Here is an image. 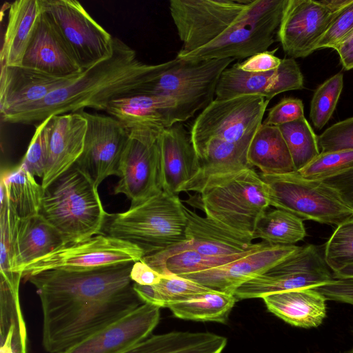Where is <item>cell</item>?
I'll use <instances>...</instances> for the list:
<instances>
[{"label":"cell","instance_id":"8d00e7d4","mask_svg":"<svg viewBox=\"0 0 353 353\" xmlns=\"http://www.w3.org/2000/svg\"><path fill=\"white\" fill-rule=\"evenodd\" d=\"M20 219L8 200L4 188L0 185L1 276H9L14 272H12L14 245Z\"/></svg>","mask_w":353,"mask_h":353},{"label":"cell","instance_id":"52a82bcc","mask_svg":"<svg viewBox=\"0 0 353 353\" xmlns=\"http://www.w3.org/2000/svg\"><path fill=\"white\" fill-rule=\"evenodd\" d=\"M234 61L228 58L194 62L174 58L137 94L171 98L178 103L185 121L214 100L221 73Z\"/></svg>","mask_w":353,"mask_h":353},{"label":"cell","instance_id":"7bdbcfd3","mask_svg":"<svg viewBox=\"0 0 353 353\" xmlns=\"http://www.w3.org/2000/svg\"><path fill=\"white\" fill-rule=\"evenodd\" d=\"M321 152L353 150V117L336 123L318 137Z\"/></svg>","mask_w":353,"mask_h":353},{"label":"cell","instance_id":"4316f807","mask_svg":"<svg viewBox=\"0 0 353 353\" xmlns=\"http://www.w3.org/2000/svg\"><path fill=\"white\" fill-rule=\"evenodd\" d=\"M288 78L285 69L278 68L265 72H248L240 69L238 63L225 68L219 79L216 99L257 94L271 100L276 95L289 91Z\"/></svg>","mask_w":353,"mask_h":353},{"label":"cell","instance_id":"7c38bea8","mask_svg":"<svg viewBox=\"0 0 353 353\" xmlns=\"http://www.w3.org/2000/svg\"><path fill=\"white\" fill-rule=\"evenodd\" d=\"M328 268L315 245L299 247L263 274L239 286L234 296L237 301L262 299L277 292L314 288L333 279Z\"/></svg>","mask_w":353,"mask_h":353},{"label":"cell","instance_id":"836d02e7","mask_svg":"<svg viewBox=\"0 0 353 353\" xmlns=\"http://www.w3.org/2000/svg\"><path fill=\"white\" fill-rule=\"evenodd\" d=\"M303 221L283 210L267 211L258 222L252 239H261L272 245H294L306 236Z\"/></svg>","mask_w":353,"mask_h":353},{"label":"cell","instance_id":"2e32d148","mask_svg":"<svg viewBox=\"0 0 353 353\" xmlns=\"http://www.w3.org/2000/svg\"><path fill=\"white\" fill-rule=\"evenodd\" d=\"M283 12L245 22L203 47L175 58L194 62L244 59L266 51L275 41Z\"/></svg>","mask_w":353,"mask_h":353},{"label":"cell","instance_id":"f1b7e54d","mask_svg":"<svg viewBox=\"0 0 353 353\" xmlns=\"http://www.w3.org/2000/svg\"><path fill=\"white\" fill-rule=\"evenodd\" d=\"M64 245L61 234L40 214L20 219L14 245L12 272L22 274L27 265Z\"/></svg>","mask_w":353,"mask_h":353},{"label":"cell","instance_id":"681fc988","mask_svg":"<svg viewBox=\"0 0 353 353\" xmlns=\"http://www.w3.org/2000/svg\"><path fill=\"white\" fill-rule=\"evenodd\" d=\"M131 280L139 285H152L159 283L163 275L142 260L134 263L130 274Z\"/></svg>","mask_w":353,"mask_h":353},{"label":"cell","instance_id":"ab89813d","mask_svg":"<svg viewBox=\"0 0 353 353\" xmlns=\"http://www.w3.org/2000/svg\"><path fill=\"white\" fill-rule=\"evenodd\" d=\"M353 167V150L320 154L298 172L304 178L323 181Z\"/></svg>","mask_w":353,"mask_h":353},{"label":"cell","instance_id":"8fae6325","mask_svg":"<svg viewBox=\"0 0 353 353\" xmlns=\"http://www.w3.org/2000/svg\"><path fill=\"white\" fill-rule=\"evenodd\" d=\"M163 130V129H162ZM162 130H129L117 171L114 194H123L137 205L162 190L159 135Z\"/></svg>","mask_w":353,"mask_h":353},{"label":"cell","instance_id":"db71d44e","mask_svg":"<svg viewBox=\"0 0 353 353\" xmlns=\"http://www.w3.org/2000/svg\"><path fill=\"white\" fill-rule=\"evenodd\" d=\"M333 277H353V264L346 265L339 270L333 272Z\"/></svg>","mask_w":353,"mask_h":353},{"label":"cell","instance_id":"9a60e30c","mask_svg":"<svg viewBox=\"0 0 353 353\" xmlns=\"http://www.w3.org/2000/svg\"><path fill=\"white\" fill-rule=\"evenodd\" d=\"M183 209L186 217V241L143 256L141 260L149 266L186 250L205 255L226 256L258 250L269 244L265 241L253 243L251 238L229 230L184 205Z\"/></svg>","mask_w":353,"mask_h":353},{"label":"cell","instance_id":"11a10c76","mask_svg":"<svg viewBox=\"0 0 353 353\" xmlns=\"http://www.w3.org/2000/svg\"><path fill=\"white\" fill-rule=\"evenodd\" d=\"M0 353H13L10 347L7 345L0 346Z\"/></svg>","mask_w":353,"mask_h":353},{"label":"cell","instance_id":"74e56055","mask_svg":"<svg viewBox=\"0 0 353 353\" xmlns=\"http://www.w3.org/2000/svg\"><path fill=\"white\" fill-rule=\"evenodd\" d=\"M343 87V74L339 72L315 90L311 101L310 116L316 129H322L332 117Z\"/></svg>","mask_w":353,"mask_h":353},{"label":"cell","instance_id":"f6af8a7d","mask_svg":"<svg viewBox=\"0 0 353 353\" xmlns=\"http://www.w3.org/2000/svg\"><path fill=\"white\" fill-rule=\"evenodd\" d=\"M304 117V106L302 101L292 97H284L274 106L269 109L263 124L279 127Z\"/></svg>","mask_w":353,"mask_h":353},{"label":"cell","instance_id":"9c48e42d","mask_svg":"<svg viewBox=\"0 0 353 353\" xmlns=\"http://www.w3.org/2000/svg\"><path fill=\"white\" fill-rule=\"evenodd\" d=\"M269 102L257 94L214 99L192 125L190 133L196 152L213 139L239 142L252 137L263 123Z\"/></svg>","mask_w":353,"mask_h":353},{"label":"cell","instance_id":"e575fe53","mask_svg":"<svg viewBox=\"0 0 353 353\" xmlns=\"http://www.w3.org/2000/svg\"><path fill=\"white\" fill-rule=\"evenodd\" d=\"M278 128L288 145L296 172L320 154L318 137L305 117Z\"/></svg>","mask_w":353,"mask_h":353},{"label":"cell","instance_id":"c3c4849f","mask_svg":"<svg viewBox=\"0 0 353 353\" xmlns=\"http://www.w3.org/2000/svg\"><path fill=\"white\" fill-rule=\"evenodd\" d=\"M277 48L257 53L243 62H237L241 70L248 72H265L278 68L281 59L274 55Z\"/></svg>","mask_w":353,"mask_h":353},{"label":"cell","instance_id":"ac0fdd59","mask_svg":"<svg viewBox=\"0 0 353 353\" xmlns=\"http://www.w3.org/2000/svg\"><path fill=\"white\" fill-rule=\"evenodd\" d=\"M299 247L269 244L225 265L181 276L212 290L234 294L242 284L263 274Z\"/></svg>","mask_w":353,"mask_h":353},{"label":"cell","instance_id":"f5cc1de1","mask_svg":"<svg viewBox=\"0 0 353 353\" xmlns=\"http://www.w3.org/2000/svg\"><path fill=\"white\" fill-rule=\"evenodd\" d=\"M352 1L353 0H321L318 1L329 10L335 13L348 6Z\"/></svg>","mask_w":353,"mask_h":353},{"label":"cell","instance_id":"7402d4cb","mask_svg":"<svg viewBox=\"0 0 353 353\" xmlns=\"http://www.w3.org/2000/svg\"><path fill=\"white\" fill-rule=\"evenodd\" d=\"M162 190L178 195L199 170L191 135L181 123L163 129L159 135Z\"/></svg>","mask_w":353,"mask_h":353},{"label":"cell","instance_id":"f546056e","mask_svg":"<svg viewBox=\"0 0 353 353\" xmlns=\"http://www.w3.org/2000/svg\"><path fill=\"white\" fill-rule=\"evenodd\" d=\"M248 160L250 166L259 168L262 174L296 172L288 145L276 126L260 125L250 143Z\"/></svg>","mask_w":353,"mask_h":353},{"label":"cell","instance_id":"1f68e13d","mask_svg":"<svg viewBox=\"0 0 353 353\" xmlns=\"http://www.w3.org/2000/svg\"><path fill=\"white\" fill-rule=\"evenodd\" d=\"M0 185L21 219L39 214L43 188L21 163L1 172Z\"/></svg>","mask_w":353,"mask_h":353},{"label":"cell","instance_id":"83f0119b","mask_svg":"<svg viewBox=\"0 0 353 353\" xmlns=\"http://www.w3.org/2000/svg\"><path fill=\"white\" fill-rule=\"evenodd\" d=\"M43 14L42 0H17L10 4L1 50V65H21Z\"/></svg>","mask_w":353,"mask_h":353},{"label":"cell","instance_id":"d6986e66","mask_svg":"<svg viewBox=\"0 0 353 353\" xmlns=\"http://www.w3.org/2000/svg\"><path fill=\"white\" fill-rule=\"evenodd\" d=\"M160 308L144 303L61 353H119L152 335L159 322Z\"/></svg>","mask_w":353,"mask_h":353},{"label":"cell","instance_id":"cb8c5ba5","mask_svg":"<svg viewBox=\"0 0 353 353\" xmlns=\"http://www.w3.org/2000/svg\"><path fill=\"white\" fill-rule=\"evenodd\" d=\"M21 65L61 78L83 72L43 11Z\"/></svg>","mask_w":353,"mask_h":353},{"label":"cell","instance_id":"44dd1931","mask_svg":"<svg viewBox=\"0 0 353 353\" xmlns=\"http://www.w3.org/2000/svg\"><path fill=\"white\" fill-rule=\"evenodd\" d=\"M48 158L41 180L43 189L76 163L81 155L87 120L80 112L49 117Z\"/></svg>","mask_w":353,"mask_h":353},{"label":"cell","instance_id":"30bf717a","mask_svg":"<svg viewBox=\"0 0 353 353\" xmlns=\"http://www.w3.org/2000/svg\"><path fill=\"white\" fill-rule=\"evenodd\" d=\"M43 11L83 71L110 57L112 37L76 0H42Z\"/></svg>","mask_w":353,"mask_h":353},{"label":"cell","instance_id":"ba28073f","mask_svg":"<svg viewBox=\"0 0 353 353\" xmlns=\"http://www.w3.org/2000/svg\"><path fill=\"white\" fill-rule=\"evenodd\" d=\"M261 176L270 205L302 220L338 226L353 216V210L321 181L304 178L298 172Z\"/></svg>","mask_w":353,"mask_h":353},{"label":"cell","instance_id":"f35d334b","mask_svg":"<svg viewBox=\"0 0 353 353\" xmlns=\"http://www.w3.org/2000/svg\"><path fill=\"white\" fill-rule=\"evenodd\" d=\"M324 259L333 272L353 264V216L336 226L325 244Z\"/></svg>","mask_w":353,"mask_h":353},{"label":"cell","instance_id":"5bb4252c","mask_svg":"<svg viewBox=\"0 0 353 353\" xmlns=\"http://www.w3.org/2000/svg\"><path fill=\"white\" fill-rule=\"evenodd\" d=\"M79 112L87 120V131L83 150L76 164L98 188L107 177L117 175L130 131L110 115Z\"/></svg>","mask_w":353,"mask_h":353},{"label":"cell","instance_id":"bcb514c9","mask_svg":"<svg viewBox=\"0 0 353 353\" xmlns=\"http://www.w3.org/2000/svg\"><path fill=\"white\" fill-rule=\"evenodd\" d=\"M326 300H332L353 305V277H333L328 283L314 288Z\"/></svg>","mask_w":353,"mask_h":353},{"label":"cell","instance_id":"603a6c76","mask_svg":"<svg viewBox=\"0 0 353 353\" xmlns=\"http://www.w3.org/2000/svg\"><path fill=\"white\" fill-rule=\"evenodd\" d=\"M105 112L128 130L139 128L162 130L185 121L173 99L148 94H137L112 101Z\"/></svg>","mask_w":353,"mask_h":353},{"label":"cell","instance_id":"e0dca14e","mask_svg":"<svg viewBox=\"0 0 353 353\" xmlns=\"http://www.w3.org/2000/svg\"><path fill=\"white\" fill-rule=\"evenodd\" d=\"M336 13L318 1L287 0L276 40L290 58L306 57L316 50Z\"/></svg>","mask_w":353,"mask_h":353},{"label":"cell","instance_id":"ee69618b","mask_svg":"<svg viewBox=\"0 0 353 353\" xmlns=\"http://www.w3.org/2000/svg\"><path fill=\"white\" fill-rule=\"evenodd\" d=\"M353 32V1L338 12L317 45L316 50L330 48L335 50Z\"/></svg>","mask_w":353,"mask_h":353},{"label":"cell","instance_id":"7a4b0ae2","mask_svg":"<svg viewBox=\"0 0 353 353\" xmlns=\"http://www.w3.org/2000/svg\"><path fill=\"white\" fill-rule=\"evenodd\" d=\"M166 65L167 61L143 63L132 48L114 37L110 57L83 71L43 100L2 119L10 123L38 125L51 116L79 112L85 108L105 111L112 101L136 94Z\"/></svg>","mask_w":353,"mask_h":353},{"label":"cell","instance_id":"4fadbf2b","mask_svg":"<svg viewBox=\"0 0 353 353\" xmlns=\"http://www.w3.org/2000/svg\"><path fill=\"white\" fill-rule=\"evenodd\" d=\"M144 256L141 248L130 242L103 234L68 243L33 261L22 271L23 278L50 270H90L126 262Z\"/></svg>","mask_w":353,"mask_h":353},{"label":"cell","instance_id":"d4e9b609","mask_svg":"<svg viewBox=\"0 0 353 353\" xmlns=\"http://www.w3.org/2000/svg\"><path fill=\"white\" fill-rule=\"evenodd\" d=\"M252 137L239 142L218 139L208 141L196 151L199 165L197 172L183 187L181 192L197 193L212 176L252 168L248 160V148Z\"/></svg>","mask_w":353,"mask_h":353},{"label":"cell","instance_id":"5b68a950","mask_svg":"<svg viewBox=\"0 0 353 353\" xmlns=\"http://www.w3.org/2000/svg\"><path fill=\"white\" fill-rule=\"evenodd\" d=\"M287 0H171L169 10L182 46L200 48L245 22L283 10Z\"/></svg>","mask_w":353,"mask_h":353},{"label":"cell","instance_id":"277c9868","mask_svg":"<svg viewBox=\"0 0 353 353\" xmlns=\"http://www.w3.org/2000/svg\"><path fill=\"white\" fill-rule=\"evenodd\" d=\"M39 214L65 244L102 234L109 215L98 188L76 163L43 189Z\"/></svg>","mask_w":353,"mask_h":353},{"label":"cell","instance_id":"7dc6e473","mask_svg":"<svg viewBox=\"0 0 353 353\" xmlns=\"http://www.w3.org/2000/svg\"><path fill=\"white\" fill-rule=\"evenodd\" d=\"M321 181L353 210V167Z\"/></svg>","mask_w":353,"mask_h":353},{"label":"cell","instance_id":"816d5d0a","mask_svg":"<svg viewBox=\"0 0 353 353\" xmlns=\"http://www.w3.org/2000/svg\"><path fill=\"white\" fill-rule=\"evenodd\" d=\"M335 50L343 68L347 70L353 69V32L339 44Z\"/></svg>","mask_w":353,"mask_h":353},{"label":"cell","instance_id":"d6a6232c","mask_svg":"<svg viewBox=\"0 0 353 353\" xmlns=\"http://www.w3.org/2000/svg\"><path fill=\"white\" fill-rule=\"evenodd\" d=\"M238 301L234 294L211 290L190 300L171 304L168 308L177 318L224 323Z\"/></svg>","mask_w":353,"mask_h":353},{"label":"cell","instance_id":"d590c367","mask_svg":"<svg viewBox=\"0 0 353 353\" xmlns=\"http://www.w3.org/2000/svg\"><path fill=\"white\" fill-rule=\"evenodd\" d=\"M255 250L232 256H214L205 255L195 250H186L172 255L151 268L163 276H181L225 265Z\"/></svg>","mask_w":353,"mask_h":353},{"label":"cell","instance_id":"484cf974","mask_svg":"<svg viewBox=\"0 0 353 353\" xmlns=\"http://www.w3.org/2000/svg\"><path fill=\"white\" fill-rule=\"evenodd\" d=\"M262 299L271 313L295 327H316L326 316V299L314 288L277 292Z\"/></svg>","mask_w":353,"mask_h":353},{"label":"cell","instance_id":"f907efd6","mask_svg":"<svg viewBox=\"0 0 353 353\" xmlns=\"http://www.w3.org/2000/svg\"><path fill=\"white\" fill-rule=\"evenodd\" d=\"M134 290L145 303L167 307L166 303L155 285H144L134 283Z\"/></svg>","mask_w":353,"mask_h":353},{"label":"cell","instance_id":"b9f144b4","mask_svg":"<svg viewBox=\"0 0 353 353\" xmlns=\"http://www.w3.org/2000/svg\"><path fill=\"white\" fill-rule=\"evenodd\" d=\"M49 117L37 125L34 134L21 162L34 176L42 179L48 158Z\"/></svg>","mask_w":353,"mask_h":353},{"label":"cell","instance_id":"60d3db41","mask_svg":"<svg viewBox=\"0 0 353 353\" xmlns=\"http://www.w3.org/2000/svg\"><path fill=\"white\" fill-rule=\"evenodd\" d=\"M155 286L163 297L167 307L171 304L186 301L212 290L197 282L177 275L163 276Z\"/></svg>","mask_w":353,"mask_h":353},{"label":"cell","instance_id":"4dcf8cb0","mask_svg":"<svg viewBox=\"0 0 353 353\" xmlns=\"http://www.w3.org/2000/svg\"><path fill=\"white\" fill-rule=\"evenodd\" d=\"M119 353H221V347L214 333L173 331L152 334Z\"/></svg>","mask_w":353,"mask_h":353},{"label":"cell","instance_id":"ffe728a7","mask_svg":"<svg viewBox=\"0 0 353 353\" xmlns=\"http://www.w3.org/2000/svg\"><path fill=\"white\" fill-rule=\"evenodd\" d=\"M72 78L57 77L23 65H1V117L43 100Z\"/></svg>","mask_w":353,"mask_h":353},{"label":"cell","instance_id":"8992f818","mask_svg":"<svg viewBox=\"0 0 353 353\" xmlns=\"http://www.w3.org/2000/svg\"><path fill=\"white\" fill-rule=\"evenodd\" d=\"M178 195L161 190L125 212L109 214L103 230L134 244L144 256L186 241V217Z\"/></svg>","mask_w":353,"mask_h":353},{"label":"cell","instance_id":"6da1fadb","mask_svg":"<svg viewBox=\"0 0 353 353\" xmlns=\"http://www.w3.org/2000/svg\"><path fill=\"white\" fill-rule=\"evenodd\" d=\"M134 263L26 276L41 302L43 349L61 353L144 303L130 276Z\"/></svg>","mask_w":353,"mask_h":353},{"label":"cell","instance_id":"9f6ffc18","mask_svg":"<svg viewBox=\"0 0 353 353\" xmlns=\"http://www.w3.org/2000/svg\"><path fill=\"white\" fill-rule=\"evenodd\" d=\"M349 353H353V350L351 352H350Z\"/></svg>","mask_w":353,"mask_h":353},{"label":"cell","instance_id":"3957f363","mask_svg":"<svg viewBox=\"0 0 353 353\" xmlns=\"http://www.w3.org/2000/svg\"><path fill=\"white\" fill-rule=\"evenodd\" d=\"M185 202L221 226L252 240L270 206L267 185L253 168L210 176Z\"/></svg>","mask_w":353,"mask_h":353}]
</instances>
